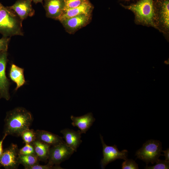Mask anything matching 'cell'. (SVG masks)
<instances>
[{
    "label": "cell",
    "mask_w": 169,
    "mask_h": 169,
    "mask_svg": "<svg viewBox=\"0 0 169 169\" xmlns=\"http://www.w3.org/2000/svg\"><path fill=\"white\" fill-rule=\"evenodd\" d=\"M33 121L30 112L23 107L16 108L7 113L4 120V134L19 136L23 131L29 128Z\"/></svg>",
    "instance_id": "obj_1"
},
{
    "label": "cell",
    "mask_w": 169,
    "mask_h": 169,
    "mask_svg": "<svg viewBox=\"0 0 169 169\" xmlns=\"http://www.w3.org/2000/svg\"><path fill=\"white\" fill-rule=\"evenodd\" d=\"M121 5L133 13L136 24L156 29L154 0H139L136 3L129 5Z\"/></svg>",
    "instance_id": "obj_2"
},
{
    "label": "cell",
    "mask_w": 169,
    "mask_h": 169,
    "mask_svg": "<svg viewBox=\"0 0 169 169\" xmlns=\"http://www.w3.org/2000/svg\"><path fill=\"white\" fill-rule=\"evenodd\" d=\"M22 21L13 11L0 3V33L4 37L23 36Z\"/></svg>",
    "instance_id": "obj_3"
},
{
    "label": "cell",
    "mask_w": 169,
    "mask_h": 169,
    "mask_svg": "<svg viewBox=\"0 0 169 169\" xmlns=\"http://www.w3.org/2000/svg\"><path fill=\"white\" fill-rule=\"evenodd\" d=\"M156 29L168 40L169 37V0H154Z\"/></svg>",
    "instance_id": "obj_4"
},
{
    "label": "cell",
    "mask_w": 169,
    "mask_h": 169,
    "mask_svg": "<svg viewBox=\"0 0 169 169\" xmlns=\"http://www.w3.org/2000/svg\"><path fill=\"white\" fill-rule=\"evenodd\" d=\"M161 143L158 140H150L144 143L142 147L136 152L137 158L145 162L147 165L151 162L153 164L156 162L159 157L163 155Z\"/></svg>",
    "instance_id": "obj_5"
},
{
    "label": "cell",
    "mask_w": 169,
    "mask_h": 169,
    "mask_svg": "<svg viewBox=\"0 0 169 169\" xmlns=\"http://www.w3.org/2000/svg\"><path fill=\"white\" fill-rule=\"evenodd\" d=\"M75 152L65 141L51 146L48 159V164L59 165L62 162L68 159Z\"/></svg>",
    "instance_id": "obj_6"
},
{
    "label": "cell",
    "mask_w": 169,
    "mask_h": 169,
    "mask_svg": "<svg viewBox=\"0 0 169 169\" xmlns=\"http://www.w3.org/2000/svg\"><path fill=\"white\" fill-rule=\"evenodd\" d=\"M100 137L103 147V158L101 160L100 163L102 169H105L109 163L117 159L125 160L127 159V150L125 149L120 151L115 145L108 146L105 143L103 136L100 134Z\"/></svg>",
    "instance_id": "obj_7"
},
{
    "label": "cell",
    "mask_w": 169,
    "mask_h": 169,
    "mask_svg": "<svg viewBox=\"0 0 169 169\" xmlns=\"http://www.w3.org/2000/svg\"><path fill=\"white\" fill-rule=\"evenodd\" d=\"M92 14H82L59 21L69 33L73 34L89 24L92 19Z\"/></svg>",
    "instance_id": "obj_8"
},
{
    "label": "cell",
    "mask_w": 169,
    "mask_h": 169,
    "mask_svg": "<svg viewBox=\"0 0 169 169\" xmlns=\"http://www.w3.org/2000/svg\"><path fill=\"white\" fill-rule=\"evenodd\" d=\"M19 156L18 146L12 144L3 151L0 157V166L8 169L18 168L20 164L18 161Z\"/></svg>",
    "instance_id": "obj_9"
},
{
    "label": "cell",
    "mask_w": 169,
    "mask_h": 169,
    "mask_svg": "<svg viewBox=\"0 0 169 169\" xmlns=\"http://www.w3.org/2000/svg\"><path fill=\"white\" fill-rule=\"evenodd\" d=\"M7 50L0 53V98L8 100L10 83L6 76V68L7 62Z\"/></svg>",
    "instance_id": "obj_10"
},
{
    "label": "cell",
    "mask_w": 169,
    "mask_h": 169,
    "mask_svg": "<svg viewBox=\"0 0 169 169\" xmlns=\"http://www.w3.org/2000/svg\"><path fill=\"white\" fill-rule=\"evenodd\" d=\"M44 7L46 16L58 20L65 8L64 0H44Z\"/></svg>",
    "instance_id": "obj_11"
},
{
    "label": "cell",
    "mask_w": 169,
    "mask_h": 169,
    "mask_svg": "<svg viewBox=\"0 0 169 169\" xmlns=\"http://www.w3.org/2000/svg\"><path fill=\"white\" fill-rule=\"evenodd\" d=\"M8 7L13 11L22 21L34 13L30 0H17L13 5Z\"/></svg>",
    "instance_id": "obj_12"
},
{
    "label": "cell",
    "mask_w": 169,
    "mask_h": 169,
    "mask_svg": "<svg viewBox=\"0 0 169 169\" xmlns=\"http://www.w3.org/2000/svg\"><path fill=\"white\" fill-rule=\"evenodd\" d=\"M70 118L72 121V125L74 126L78 127L81 134L86 133L95 121L92 112L80 116L71 115Z\"/></svg>",
    "instance_id": "obj_13"
},
{
    "label": "cell",
    "mask_w": 169,
    "mask_h": 169,
    "mask_svg": "<svg viewBox=\"0 0 169 169\" xmlns=\"http://www.w3.org/2000/svg\"><path fill=\"white\" fill-rule=\"evenodd\" d=\"M94 8L89 0L76 8L64 10L58 20L60 21L82 14H92Z\"/></svg>",
    "instance_id": "obj_14"
},
{
    "label": "cell",
    "mask_w": 169,
    "mask_h": 169,
    "mask_svg": "<svg viewBox=\"0 0 169 169\" xmlns=\"http://www.w3.org/2000/svg\"><path fill=\"white\" fill-rule=\"evenodd\" d=\"M60 133L63 136L66 144L72 148L75 151L82 142L81 140V134L80 130L75 131L68 128L61 130Z\"/></svg>",
    "instance_id": "obj_15"
},
{
    "label": "cell",
    "mask_w": 169,
    "mask_h": 169,
    "mask_svg": "<svg viewBox=\"0 0 169 169\" xmlns=\"http://www.w3.org/2000/svg\"><path fill=\"white\" fill-rule=\"evenodd\" d=\"M35 132L37 140L52 146L64 141L62 137L50 132L38 130L35 131Z\"/></svg>",
    "instance_id": "obj_16"
},
{
    "label": "cell",
    "mask_w": 169,
    "mask_h": 169,
    "mask_svg": "<svg viewBox=\"0 0 169 169\" xmlns=\"http://www.w3.org/2000/svg\"><path fill=\"white\" fill-rule=\"evenodd\" d=\"M24 69L14 64H12L9 72L10 79L15 82L16 86L15 90L23 85L26 83L24 74Z\"/></svg>",
    "instance_id": "obj_17"
},
{
    "label": "cell",
    "mask_w": 169,
    "mask_h": 169,
    "mask_svg": "<svg viewBox=\"0 0 169 169\" xmlns=\"http://www.w3.org/2000/svg\"><path fill=\"white\" fill-rule=\"evenodd\" d=\"M32 144L35 154L39 160L45 162L48 161L49 150L51 146L37 139Z\"/></svg>",
    "instance_id": "obj_18"
},
{
    "label": "cell",
    "mask_w": 169,
    "mask_h": 169,
    "mask_svg": "<svg viewBox=\"0 0 169 169\" xmlns=\"http://www.w3.org/2000/svg\"><path fill=\"white\" fill-rule=\"evenodd\" d=\"M40 160L36 154L20 155L18 161L20 164L23 165L25 169L39 163Z\"/></svg>",
    "instance_id": "obj_19"
},
{
    "label": "cell",
    "mask_w": 169,
    "mask_h": 169,
    "mask_svg": "<svg viewBox=\"0 0 169 169\" xmlns=\"http://www.w3.org/2000/svg\"><path fill=\"white\" fill-rule=\"evenodd\" d=\"M20 136L25 143H32L36 140L35 131L29 128L23 131Z\"/></svg>",
    "instance_id": "obj_20"
},
{
    "label": "cell",
    "mask_w": 169,
    "mask_h": 169,
    "mask_svg": "<svg viewBox=\"0 0 169 169\" xmlns=\"http://www.w3.org/2000/svg\"><path fill=\"white\" fill-rule=\"evenodd\" d=\"M64 1L65 3L64 10H65L77 7L89 0H64Z\"/></svg>",
    "instance_id": "obj_21"
},
{
    "label": "cell",
    "mask_w": 169,
    "mask_h": 169,
    "mask_svg": "<svg viewBox=\"0 0 169 169\" xmlns=\"http://www.w3.org/2000/svg\"><path fill=\"white\" fill-rule=\"evenodd\" d=\"M156 164L153 166L146 165V169H167L169 168V161L158 159L156 162Z\"/></svg>",
    "instance_id": "obj_22"
},
{
    "label": "cell",
    "mask_w": 169,
    "mask_h": 169,
    "mask_svg": "<svg viewBox=\"0 0 169 169\" xmlns=\"http://www.w3.org/2000/svg\"><path fill=\"white\" fill-rule=\"evenodd\" d=\"M19 153L20 155L35 154L32 143H25L23 147L19 150Z\"/></svg>",
    "instance_id": "obj_23"
},
{
    "label": "cell",
    "mask_w": 169,
    "mask_h": 169,
    "mask_svg": "<svg viewBox=\"0 0 169 169\" xmlns=\"http://www.w3.org/2000/svg\"><path fill=\"white\" fill-rule=\"evenodd\" d=\"M123 162L121 165L122 169H138V164L132 159H127Z\"/></svg>",
    "instance_id": "obj_24"
},
{
    "label": "cell",
    "mask_w": 169,
    "mask_h": 169,
    "mask_svg": "<svg viewBox=\"0 0 169 169\" xmlns=\"http://www.w3.org/2000/svg\"><path fill=\"white\" fill-rule=\"evenodd\" d=\"M63 169L59 165H52L48 163L47 164L43 165L39 164L35 165L32 166L28 169Z\"/></svg>",
    "instance_id": "obj_25"
},
{
    "label": "cell",
    "mask_w": 169,
    "mask_h": 169,
    "mask_svg": "<svg viewBox=\"0 0 169 169\" xmlns=\"http://www.w3.org/2000/svg\"><path fill=\"white\" fill-rule=\"evenodd\" d=\"M9 40L10 38L4 36L0 39V53L7 50Z\"/></svg>",
    "instance_id": "obj_26"
},
{
    "label": "cell",
    "mask_w": 169,
    "mask_h": 169,
    "mask_svg": "<svg viewBox=\"0 0 169 169\" xmlns=\"http://www.w3.org/2000/svg\"><path fill=\"white\" fill-rule=\"evenodd\" d=\"M7 135H8L7 134H4V135L3 136V138L0 141V157L2 155L3 152V142L4 139Z\"/></svg>",
    "instance_id": "obj_27"
},
{
    "label": "cell",
    "mask_w": 169,
    "mask_h": 169,
    "mask_svg": "<svg viewBox=\"0 0 169 169\" xmlns=\"http://www.w3.org/2000/svg\"><path fill=\"white\" fill-rule=\"evenodd\" d=\"M162 152L164 153L163 156H164L165 157V160L169 161V148H167L166 150L163 151Z\"/></svg>",
    "instance_id": "obj_28"
},
{
    "label": "cell",
    "mask_w": 169,
    "mask_h": 169,
    "mask_svg": "<svg viewBox=\"0 0 169 169\" xmlns=\"http://www.w3.org/2000/svg\"><path fill=\"white\" fill-rule=\"evenodd\" d=\"M32 2L33 1L35 4H37L38 3H41L43 4V0H30Z\"/></svg>",
    "instance_id": "obj_29"
},
{
    "label": "cell",
    "mask_w": 169,
    "mask_h": 169,
    "mask_svg": "<svg viewBox=\"0 0 169 169\" xmlns=\"http://www.w3.org/2000/svg\"></svg>",
    "instance_id": "obj_30"
}]
</instances>
